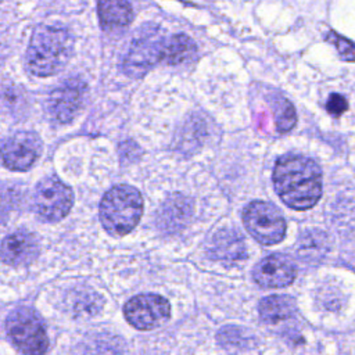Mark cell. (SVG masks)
<instances>
[{
    "mask_svg": "<svg viewBox=\"0 0 355 355\" xmlns=\"http://www.w3.org/2000/svg\"><path fill=\"white\" fill-rule=\"evenodd\" d=\"M270 105L275 115L277 130L282 133L291 130L297 122V114H295L294 105L287 98L279 94L270 98Z\"/></svg>",
    "mask_w": 355,
    "mask_h": 355,
    "instance_id": "cell-18",
    "label": "cell"
},
{
    "mask_svg": "<svg viewBox=\"0 0 355 355\" xmlns=\"http://www.w3.org/2000/svg\"><path fill=\"white\" fill-rule=\"evenodd\" d=\"M72 204L73 193L60 179L50 176L37 183L33 193V208L42 219L57 222L67 216Z\"/></svg>",
    "mask_w": 355,
    "mask_h": 355,
    "instance_id": "cell-7",
    "label": "cell"
},
{
    "mask_svg": "<svg viewBox=\"0 0 355 355\" xmlns=\"http://www.w3.org/2000/svg\"><path fill=\"white\" fill-rule=\"evenodd\" d=\"M326 40H329L331 44L336 46L338 54L348 62L354 61V43L348 40L347 37L340 36L337 32L330 31L326 36Z\"/></svg>",
    "mask_w": 355,
    "mask_h": 355,
    "instance_id": "cell-21",
    "label": "cell"
},
{
    "mask_svg": "<svg viewBox=\"0 0 355 355\" xmlns=\"http://www.w3.org/2000/svg\"><path fill=\"white\" fill-rule=\"evenodd\" d=\"M259 316L268 324H277L294 318L297 312L294 298L288 295H269L261 300Z\"/></svg>",
    "mask_w": 355,
    "mask_h": 355,
    "instance_id": "cell-15",
    "label": "cell"
},
{
    "mask_svg": "<svg viewBox=\"0 0 355 355\" xmlns=\"http://www.w3.org/2000/svg\"><path fill=\"white\" fill-rule=\"evenodd\" d=\"M6 330L11 341L25 355H44L49 338L37 313L26 306L15 308L6 320Z\"/></svg>",
    "mask_w": 355,
    "mask_h": 355,
    "instance_id": "cell-5",
    "label": "cell"
},
{
    "mask_svg": "<svg viewBox=\"0 0 355 355\" xmlns=\"http://www.w3.org/2000/svg\"><path fill=\"white\" fill-rule=\"evenodd\" d=\"M98 214L103 227L111 236L122 237L139 223L143 215V197L133 186H114L103 196Z\"/></svg>",
    "mask_w": 355,
    "mask_h": 355,
    "instance_id": "cell-3",
    "label": "cell"
},
{
    "mask_svg": "<svg viewBox=\"0 0 355 355\" xmlns=\"http://www.w3.org/2000/svg\"><path fill=\"white\" fill-rule=\"evenodd\" d=\"M86 94V83L79 78H68L50 93L46 110L58 123L71 122L79 112Z\"/></svg>",
    "mask_w": 355,
    "mask_h": 355,
    "instance_id": "cell-10",
    "label": "cell"
},
{
    "mask_svg": "<svg viewBox=\"0 0 355 355\" xmlns=\"http://www.w3.org/2000/svg\"><path fill=\"white\" fill-rule=\"evenodd\" d=\"M72 53L71 33L62 26L43 24L32 33L26 49V68L35 76H51L68 64Z\"/></svg>",
    "mask_w": 355,
    "mask_h": 355,
    "instance_id": "cell-2",
    "label": "cell"
},
{
    "mask_svg": "<svg viewBox=\"0 0 355 355\" xmlns=\"http://www.w3.org/2000/svg\"><path fill=\"white\" fill-rule=\"evenodd\" d=\"M42 140L35 132L19 130L0 144V159L11 171H28L42 154Z\"/></svg>",
    "mask_w": 355,
    "mask_h": 355,
    "instance_id": "cell-9",
    "label": "cell"
},
{
    "mask_svg": "<svg viewBox=\"0 0 355 355\" xmlns=\"http://www.w3.org/2000/svg\"><path fill=\"white\" fill-rule=\"evenodd\" d=\"M272 179L280 200L293 209H309L322 197V171L309 157L282 155L275 164Z\"/></svg>",
    "mask_w": 355,
    "mask_h": 355,
    "instance_id": "cell-1",
    "label": "cell"
},
{
    "mask_svg": "<svg viewBox=\"0 0 355 355\" xmlns=\"http://www.w3.org/2000/svg\"><path fill=\"white\" fill-rule=\"evenodd\" d=\"M247 232L261 244L273 245L280 243L287 230V223L280 211L270 202L252 201L243 212Z\"/></svg>",
    "mask_w": 355,
    "mask_h": 355,
    "instance_id": "cell-6",
    "label": "cell"
},
{
    "mask_svg": "<svg viewBox=\"0 0 355 355\" xmlns=\"http://www.w3.org/2000/svg\"><path fill=\"white\" fill-rule=\"evenodd\" d=\"M209 254L220 261H241L247 257L241 234L234 229H220L211 239Z\"/></svg>",
    "mask_w": 355,
    "mask_h": 355,
    "instance_id": "cell-14",
    "label": "cell"
},
{
    "mask_svg": "<svg viewBox=\"0 0 355 355\" xmlns=\"http://www.w3.org/2000/svg\"><path fill=\"white\" fill-rule=\"evenodd\" d=\"M166 37L158 26L146 25L132 39V43L122 61V71L132 76L140 78L155 64L164 61Z\"/></svg>",
    "mask_w": 355,
    "mask_h": 355,
    "instance_id": "cell-4",
    "label": "cell"
},
{
    "mask_svg": "<svg viewBox=\"0 0 355 355\" xmlns=\"http://www.w3.org/2000/svg\"><path fill=\"white\" fill-rule=\"evenodd\" d=\"M39 254V241L35 234L26 230H17L8 234L0 245L1 259L11 266H25L35 261Z\"/></svg>",
    "mask_w": 355,
    "mask_h": 355,
    "instance_id": "cell-12",
    "label": "cell"
},
{
    "mask_svg": "<svg viewBox=\"0 0 355 355\" xmlns=\"http://www.w3.org/2000/svg\"><path fill=\"white\" fill-rule=\"evenodd\" d=\"M348 108V101L343 94L333 93L329 96V100L326 103V110L333 116H340L343 112H345Z\"/></svg>",
    "mask_w": 355,
    "mask_h": 355,
    "instance_id": "cell-22",
    "label": "cell"
},
{
    "mask_svg": "<svg viewBox=\"0 0 355 355\" xmlns=\"http://www.w3.org/2000/svg\"><path fill=\"white\" fill-rule=\"evenodd\" d=\"M190 204L189 200L184 198L183 196H173L171 197L162 207V214L161 216L165 220L166 226H180L183 222L187 220L190 216Z\"/></svg>",
    "mask_w": 355,
    "mask_h": 355,
    "instance_id": "cell-19",
    "label": "cell"
},
{
    "mask_svg": "<svg viewBox=\"0 0 355 355\" xmlns=\"http://www.w3.org/2000/svg\"><path fill=\"white\" fill-rule=\"evenodd\" d=\"M329 248V239L324 232L311 229L305 230L298 240L297 254L306 261L320 259Z\"/></svg>",
    "mask_w": 355,
    "mask_h": 355,
    "instance_id": "cell-17",
    "label": "cell"
},
{
    "mask_svg": "<svg viewBox=\"0 0 355 355\" xmlns=\"http://www.w3.org/2000/svg\"><path fill=\"white\" fill-rule=\"evenodd\" d=\"M73 309L79 315H96L101 309V298L97 293L86 290L75 294L72 301Z\"/></svg>",
    "mask_w": 355,
    "mask_h": 355,
    "instance_id": "cell-20",
    "label": "cell"
},
{
    "mask_svg": "<svg viewBox=\"0 0 355 355\" xmlns=\"http://www.w3.org/2000/svg\"><path fill=\"white\" fill-rule=\"evenodd\" d=\"M123 315L133 327L151 330L169 319L171 305L166 298L158 294H139L125 304Z\"/></svg>",
    "mask_w": 355,
    "mask_h": 355,
    "instance_id": "cell-8",
    "label": "cell"
},
{
    "mask_svg": "<svg viewBox=\"0 0 355 355\" xmlns=\"http://www.w3.org/2000/svg\"><path fill=\"white\" fill-rule=\"evenodd\" d=\"M98 19L107 33L123 32L133 19V10L128 0H98Z\"/></svg>",
    "mask_w": 355,
    "mask_h": 355,
    "instance_id": "cell-13",
    "label": "cell"
},
{
    "mask_svg": "<svg viewBox=\"0 0 355 355\" xmlns=\"http://www.w3.org/2000/svg\"><path fill=\"white\" fill-rule=\"evenodd\" d=\"M197 54V46L191 37L179 33L166 37L164 62L169 65H179L191 61Z\"/></svg>",
    "mask_w": 355,
    "mask_h": 355,
    "instance_id": "cell-16",
    "label": "cell"
},
{
    "mask_svg": "<svg viewBox=\"0 0 355 355\" xmlns=\"http://www.w3.org/2000/svg\"><path fill=\"white\" fill-rule=\"evenodd\" d=\"M252 276L254 280L263 288H282L294 282L297 268L287 255L272 254L255 265Z\"/></svg>",
    "mask_w": 355,
    "mask_h": 355,
    "instance_id": "cell-11",
    "label": "cell"
}]
</instances>
